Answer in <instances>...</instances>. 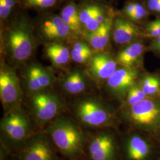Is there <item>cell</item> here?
Wrapping results in <instances>:
<instances>
[{"label": "cell", "mask_w": 160, "mask_h": 160, "mask_svg": "<svg viewBox=\"0 0 160 160\" xmlns=\"http://www.w3.org/2000/svg\"><path fill=\"white\" fill-rule=\"evenodd\" d=\"M122 16L136 24L144 23L151 13L143 0H128L120 11Z\"/></svg>", "instance_id": "cell-19"}, {"label": "cell", "mask_w": 160, "mask_h": 160, "mask_svg": "<svg viewBox=\"0 0 160 160\" xmlns=\"http://www.w3.org/2000/svg\"><path fill=\"white\" fill-rule=\"evenodd\" d=\"M138 82L145 94L149 98L160 97V77L155 74H145L140 77Z\"/></svg>", "instance_id": "cell-23"}, {"label": "cell", "mask_w": 160, "mask_h": 160, "mask_svg": "<svg viewBox=\"0 0 160 160\" xmlns=\"http://www.w3.org/2000/svg\"><path fill=\"white\" fill-rule=\"evenodd\" d=\"M43 130L59 152L68 160L78 159L86 149L88 136L77 123L67 116L59 115Z\"/></svg>", "instance_id": "cell-2"}, {"label": "cell", "mask_w": 160, "mask_h": 160, "mask_svg": "<svg viewBox=\"0 0 160 160\" xmlns=\"http://www.w3.org/2000/svg\"><path fill=\"white\" fill-rule=\"evenodd\" d=\"M112 37L116 45L123 48L142 38V29L118 12L113 21Z\"/></svg>", "instance_id": "cell-14"}, {"label": "cell", "mask_w": 160, "mask_h": 160, "mask_svg": "<svg viewBox=\"0 0 160 160\" xmlns=\"http://www.w3.org/2000/svg\"><path fill=\"white\" fill-rule=\"evenodd\" d=\"M148 97L137 82L128 90L125 96V106H132Z\"/></svg>", "instance_id": "cell-25"}, {"label": "cell", "mask_w": 160, "mask_h": 160, "mask_svg": "<svg viewBox=\"0 0 160 160\" xmlns=\"http://www.w3.org/2000/svg\"><path fill=\"white\" fill-rule=\"evenodd\" d=\"M139 77V69L119 66L105 82V88L112 96L123 99L126 96L128 90L137 82Z\"/></svg>", "instance_id": "cell-13"}, {"label": "cell", "mask_w": 160, "mask_h": 160, "mask_svg": "<svg viewBox=\"0 0 160 160\" xmlns=\"http://www.w3.org/2000/svg\"><path fill=\"white\" fill-rule=\"evenodd\" d=\"M29 108L34 124L44 128L62 114L64 109L62 99L57 92L48 88L30 95Z\"/></svg>", "instance_id": "cell-5"}, {"label": "cell", "mask_w": 160, "mask_h": 160, "mask_svg": "<svg viewBox=\"0 0 160 160\" xmlns=\"http://www.w3.org/2000/svg\"><path fill=\"white\" fill-rule=\"evenodd\" d=\"M24 10L19 8L1 33L3 53L13 67L27 62L36 48L33 22Z\"/></svg>", "instance_id": "cell-1"}, {"label": "cell", "mask_w": 160, "mask_h": 160, "mask_svg": "<svg viewBox=\"0 0 160 160\" xmlns=\"http://www.w3.org/2000/svg\"><path fill=\"white\" fill-rule=\"evenodd\" d=\"M32 22L37 40L45 45L53 42H65L75 36L59 14L40 12Z\"/></svg>", "instance_id": "cell-6"}, {"label": "cell", "mask_w": 160, "mask_h": 160, "mask_svg": "<svg viewBox=\"0 0 160 160\" xmlns=\"http://www.w3.org/2000/svg\"><path fill=\"white\" fill-rule=\"evenodd\" d=\"M21 8L30 9L40 12H48L57 7L62 0H18Z\"/></svg>", "instance_id": "cell-24"}, {"label": "cell", "mask_w": 160, "mask_h": 160, "mask_svg": "<svg viewBox=\"0 0 160 160\" xmlns=\"http://www.w3.org/2000/svg\"><path fill=\"white\" fill-rule=\"evenodd\" d=\"M15 152L17 160H62L51 139L43 130L34 132Z\"/></svg>", "instance_id": "cell-7"}, {"label": "cell", "mask_w": 160, "mask_h": 160, "mask_svg": "<svg viewBox=\"0 0 160 160\" xmlns=\"http://www.w3.org/2000/svg\"><path fill=\"white\" fill-rule=\"evenodd\" d=\"M95 51L86 40H78L71 49V59L80 64L87 63Z\"/></svg>", "instance_id": "cell-22"}, {"label": "cell", "mask_w": 160, "mask_h": 160, "mask_svg": "<svg viewBox=\"0 0 160 160\" xmlns=\"http://www.w3.org/2000/svg\"><path fill=\"white\" fill-rule=\"evenodd\" d=\"M72 111L77 122L87 128L98 129L113 123L112 110L97 97H80L72 104Z\"/></svg>", "instance_id": "cell-4"}, {"label": "cell", "mask_w": 160, "mask_h": 160, "mask_svg": "<svg viewBox=\"0 0 160 160\" xmlns=\"http://www.w3.org/2000/svg\"><path fill=\"white\" fill-rule=\"evenodd\" d=\"M44 50L46 57L54 68H64L71 59V49L65 42H53L47 44Z\"/></svg>", "instance_id": "cell-18"}, {"label": "cell", "mask_w": 160, "mask_h": 160, "mask_svg": "<svg viewBox=\"0 0 160 160\" xmlns=\"http://www.w3.org/2000/svg\"><path fill=\"white\" fill-rule=\"evenodd\" d=\"M146 48L141 38L123 47L115 56V58L119 66L139 69Z\"/></svg>", "instance_id": "cell-15"}, {"label": "cell", "mask_w": 160, "mask_h": 160, "mask_svg": "<svg viewBox=\"0 0 160 160\" xmlns=\"http://www.w3.org/2000/svg\"><path fill=\"white\" fill-rule=\"evenodd\" d=\"M151 14L160 17V0H143Z\"/></svg>", "instance_id": "cell-26"}, {"label": "cell", "mask_w": 160, "mask_h": 160, "mask_svg": "<svg viewBox=\"0 0 160 160\" xmlns=\"http://www.w3.org/2000/svg\"><path fill=\"white\" fill-rule=\"evenodd\" d=\"M59 15L75 36L83 34L77 3L73 0L66 1L61 10Z\"/></svg>", "instance_id": "cell-20"}, {"label": "cell", "mask_w": 160, "mask_h": 160, "mask_svg": "<svg viewBox=\"0 0 160 160\" xmlns=\"http://www.w3.org/2000/svg\"><path fill=\"white\" fill-rule=\"evenodd\" d=\"M149 152L148 143L139 135H132L126 141L125 153L129 160H145L148 156Z\"/></svg>", "instance_id": "cell-21"}, {"label": "cell", "mask_w": 160, "mask_h": 160, "mask_svg": "<svg viewBox=\"0 0 160 160\" xmlns=\"http://www.w3.org/2000/svg\"><path fill=\"white\" fill-rule=\"evenodd\" d=\"M92 80L85 71L75 69L62 77L60 88L65 93L76 96L83 94L90 87Z\"/></svg>", "instance_id": "cell-16"}, {"label": "cell", "mask_w": 160, "mask_h": 160, "mask_svg": "<svg viewBox=\"0 0 160 160\" xmlns=\"http://www.w3.org/2000/svg\"><path fill=\"white\" fill-rule=\"evenodd\" d=\"M113 18L109 19L102 24L99 28L92 32H84L83 36L95 52L104 51L109 45L112 37Z\"/></svg>", "instance_id": "cell-17"}, {"label": "cell", "mask_w": 160, "mask_h": 160, "mask_svg": "<svg viewBox=\"0 0 160 160\" xmlns=\"http://www.w3.org/2000/svg\"><path fill=\"white\" fill-rule=\"evenodd\" d=\"M124 116L131 123L141 127L160 125V100L147 98L132 106H125Z\"/></svg>", "instance_id": "cell-9"}, {"label": "cell", "mask_w": 160, "mask_h": 160, "mask_svg": "<svg viewBox=\"0 0 160 160\" xmlns=\"http://www.w3.org/2000/svg\"><path fill=\"white\" fill-rule=\"evenodd\" d=\"M20 81L12 65L1 60L0 65V99L4 113L20 107L23 100Z\"/></svg>", "instance_id": "cell-8"}, {"label": "cell", "mask_w": 160, "mask_h": 160, "mask_svg": "<svg viewBox=\"0 0 160 160\" xmlns=\"http://www.w3.org/2000/svg\"><path fill=\"white\" fill-rule=\"evenodd\" d=\"M155 22L157 24V28H158V33H159V36H160V17H157L155 20Z\"/></svg>", "instance_id": "cell-27"}, {"label": "cell", "mask_w": 160, "mask_h": 160, "mask_svg": "<svg viewBox=\"0 0 160 160\" xmlns=\"http://www.w3.org/2000/svg\"><path fill=\"white\" fill-rule=\"evenodd\" d=\"M87 64L86 73L97 84L105 82L119 66L115 57L104 51L95 52Z\"/></svg>", "instance_id": "cell-11"}, {"label": "cell", "mask_w": 160, "mask_h": 160, "mask_svg": "<svg viewBox=\"0 0 160 160\" xmlns=\"http://www.w3.org/2000/svg\"><path fill=\"white\" fill-rule=\"evenodd\" d=\"M94 1H102V2H104L107 3V1L109 0H94Z\"/></svg>", "instance_id": "cell-28"}, {"label": "cell", "mask_w": 160, "mask_h": 160, "mask_svg": "<svg viewBox=\"0 0 160 160\" xmlns=\"http://www.w3.org/2000/svg\"><path fill=\"white\" fill-rule=\"evenodd\" d=\"M34 122L20 107L5 113L0 122L1 145L16 151L34 132Z\"/></svg>", "instance_id": "cell-3"}, {"label": "cell", "mask_w": 160, "mask_h": 160, "mask_svg": "<svg viewBox=\"0 0 160 160\" xmlns=\"http://www.w3.org/2000/svg\"><path fill=\"white\" fill-rule=\"evenodd\" d=\"M22 78L24 88L29 96L51 88L57 80L51 69L36 62H30L24 67Z\"/></svg>", "instance_id": "cell-10"}, {"label": "cell", "mask_w": 160, "mask_h": 160, "mask_svg": "<svg viewBox=\"0 0 160 160\" xmlns=\"http://www.w3.org/2000/svg\"><path fill=\"white\" fill-rule=\"evenodd\" d=\"M86 150L90 160H114L116 142L112 135L98 132L88 137Z\"/></svg>", "instance_id": "cell-12"}]
</instances>
